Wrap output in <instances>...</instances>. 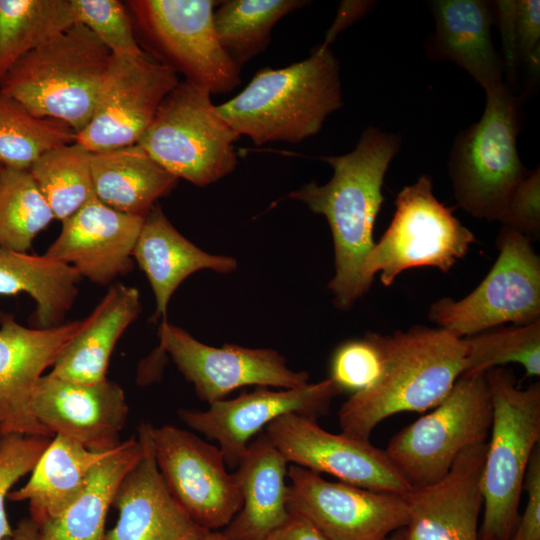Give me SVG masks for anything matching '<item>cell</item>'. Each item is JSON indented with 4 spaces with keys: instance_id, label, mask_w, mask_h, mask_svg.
<instances>
[{
    "instance_id": "obj_10",
    "label": "cell",
    "mask_w": 540,
    "mask_h": 540,
    "mask_svg": "<svg viewBox=\"0 0 540 540\" xmlns=\"http://www.w3.org/2000/svg\"><path fill=\"white\" fill-rule=\"evenodd\" d=\"M496 247L498 257L477 288L460 300L432 303L428 316L439 328L462 339L505 323L540 320V258L531 242L501 227Z\"/></svg>"
},
{
    "instance_id": "obj_33",
    "label": "cell",
    "mask_w": 540,
    "mask_h": 540,
    "mask_svg": "<svg viewBox=\"0 0 540 540\" xmlns=\"http://www.w3.org/2000/svg\"><path fill=\"white\" fill-rule=\"evenodd\" d=\"M91 155L75 141L46 151L30 167L55 219L64 221L95 197Z\"/></svg>"
},
{
    "instance_id": "obj_3",
    "label": "cell",
    "mask_w": 540,
    "mask_h": 540,
    "mask_svg": "<svg viewBox=\"0 0 540 540\" xmlns=\"http://www.w3.org/2000/svg\"><path fill=\"white\" fill-rule=\"evenodd\" d=\"M342 106L339 61L330 47L320 45L289 66L261 68L216 110L240 137L263 145L301 142L317 134Z\"/></svg>"
},
{
    "instance_id": "obj_46",
    "label": "cell",
    "mask_w": 540,
    "mask_h": 540,
    "mask_svg": "<svg viewBox=\"0 0 540 540\" xmlns=\"http://www.w3.org/2000/svg\"><path fill=\"white\" fill-rule=\"evenodd\" d=\"M201 540H227L222 531H208Z\"/></svg>"
},
{
    "instance_id": "obj_28",
    "label": "cell",
    "mask_w": 540,
    "mask_h": 540,
    "mask_svg": "<svg viewBox=\"0 0 540 540\" xmlns=\"http://www.w3.org/2000/svg\"><path fill=\"white\" fill-rule=\"evenodd\" d=\"M110 452H93L80 442L57 434L32 470L29 481L7 498L28 501L30 517L40 526L75 501L95 466Z\"/></svg>"
},
{
    "instance_id": "obj_21",
    "label": "cell",
    "mask_w": 540,
    "mask_h": 540,
    "mask_svg": "<svg viewBox=\"0 0 540 540\" xmlns=\"http://www.w3.org/2000/svg\"><path fill=\"white\" fill-rule=\"evenodd\" d=\"M486 449L487 442L466 448L444 478L404 494L407 540H480Z\"/></svg>"
},
{
    "instance_id": "obj_37",
    "label": "cell",
    "mask_w": 540,
    "mask_h": 540,
    "mask_svg": "<svg viewBox=\"0 0 540 540\" xmlns=\"http://www.w3.org/2000/svg\"><path fill=\"white\" fill-rule=\"evenodd\" d=\"M494 23L501 33L503 73L514 82L518 65L539 75L540 70V1L500 0L491 2Z\"/></svg>"
},
{
    "instance_id": "obj_32",
    "label": "cell",
    "mask_w": 540,
    "mask_h": 540,
    "mask_svg": "<svg viewBox=\"0 0 540 540\" xmlns=\"http://www.w3.org/2000/svg\"><path fill=\"white\" fill-rule=\"evenodd\" d=\"M308 1L303 0H228L213 13L219 43L241 70L243 65L268 46L273 27L286 15Z\"/></svg>"
},
{
    "instance_id": "obj_4",
    "label": "cell",
    "mask_w": 540,
    "mask_h": 540,
    "mask_svg": "<svg viewBox=\"0 0 540 540\" xmlns=\"http://www.w3.org/2000/svg\"><path fill=\"white\" fill-rule=\"evenodd\" d=\"M111 57L88 28L74 24L12 66L0 80V91L77 134L91 119Z\"/></svg>"
},
{
    "instance_id": "obj_15",
    "label": "cell",
    "mask_w": 540,
    "mask_h": 540,
    "mask_svg": "<svg viewBox=\"0 0 540 540\" xmlns=\"http://www.w3.org/2000/svg\"><path fill=\"white\" fill-rule=\"evenodd\" d=\"M265 434L288 463L315 473L381 493L404 495L413 488L385 450L370 440L331 433L318 420L286 414L268 424Z\"/></svg>"
},
{
    "instance_id": "obj_20",
    "label": "cell",
    "mask_w": 540,
    "mask_h": 540,
    "mask_svg": "<svg viewBox=\"0 0 540 540\" xmlns=\"http://www.w3.org/2000/svg\"><path fill=\"white\" fill-rule=\"evenodd\" d=\"M145 218L118 212L96 197L62 221L45 256L70 265L81 277L109 285L133 268V250Z\"/></svg>"
},
{
    "instance_id": "obj_18",
    "label": "cell",
    "mask_w": 540,
    "mask_h": 540,
    "mask_svg": "<svg viewBox=\"0 0 540 540\" xmlns=\"http://www.w3.org/2000/svg\"><path fill=\"white\" fill-rule=\"evenodd\" d=\"M83 320L28 328L0 313V437H51L35 420L31 403L43 372L78 333Z\"/></svg>"
},
{
    "instance_id": "obj_5",
    "label": "cell",
    "mask_w": 540,
    "mask_h": 540,
    "mask_svg": "<svg viewBox=\"0 0 540 540\" xmlns=\"http://www.w3.org/2000/svg\"><path fill=\"white\" fill-rule=\"evenodd\" d=\"M492 425L481 476L480 540H510L519 518L526 468L540 441V383L516 385L509 369L487 372Z\"/></svg>"
},
{
    "instance_id": "obj_36",
    "label": "cell",
    "mask_w": 540,
    "mask_h": 540,
    "mask_svg": "<svg viewBox=\"0 0 540 540\" xmlns=\"http://www.w3.org/2000/svg\"><path fill=\"white\" fill-rule=\"evenodd\" d=\"M462 340L465 357L461 376L486 373L508 363L522 365L527 377L540 375V320L495 327Z\"/></svg>"
},
{
    "instance_id": "obj_34",
    "label": "cell",
    "mask_w": 540,
    "mask_h": 540,
    "mask_svg": "<svg viewBox=\"0 0 540 540\" xmlns=\"http://www.w3.org/2000/svg\"><path fill=\"white\" fill-rule=\"evenodd\" d=\"M76 141L68 125L38 117L0 91V166L29 170L46 151Z\"/></svg>"
},
{
    "instance_id": "obj_19",
    "label": "cell",
    "mask_w": 540,
    "mask_h": 540,
    "mask_svg": "<svg viewBox=\"0 0 540 540\" xmlns=\"http://www.w3.org/2000/svg\"><path fill=\"white\" fill-rule=\"evenodd\" d=\"M38 424L51 436L70 437L93 452H109L122 442L128 416L124 390L108 379L78 384L43 375L31 403Z\"/></svg>"
},
{
    "instance_id": "obj_17",
    "label": "cell",
    "mask_w": 540,
    "mask_h": 540,
    "mask_svg": "<svg viewBox=\"0 0 540 540\" xmlns=\"http://www.w3.org/2000/svg\"><path fill=\"white\" fill-rule=\"evenodd\" d=\"M342 393L329 378L278 391L258 387L236 398L213 402L206 411L180 409L178 417L215 440L226 465L236 468L250 439L262 428L290 413L318 420L328 414L332 400Z\"/></svg>"
},
{
    "instance_id": "obj_7",
    "label": "cell",
    "mask_w": 540,
    "mask_h": 540,
    "mask_svg": "<svg viewBox=\"0 0 540 540\" xmlns=\"http://www.w3.org/2000/svg\"><path fill=\"white\" fill-rule=\"evenodd\" d=\"M239 138L217 112L211 93L183 80L164 99L137 144L177 179L204 187L233 172Z\"/></svg>"
},
{
    "instance_id": "obj_23",
    "label": "cell",
    "mask_w": 540,
    "mask_h": 540,
    "mask_svg": "<svg viewBox=\"0 0 540 540\" xmlns=\"http://www.w3.org/2000/svg\"><path fill=\"white\" fill-rule=\"evenodd\" d=\"M429 5L435 31L425 44L426 55L456 64L485 91L503 84L502 62L492 41L491 2L434 0Z\"/></svg>"
},
{
    "instance_id": "obj_8",
    "label": "cell",
    "mask_w": 540,
    "mask_h": 540,
    "mask_svg": "<svg viewBox=\"0 0 540 540\" xmlns=\"http://www.w3.org/2000/svg\"><path fill=\"white\" fill-rule=\"evenodd\" d=\"M432 409L397 432L384 449L412 487L441 480L463 450L487 442L492 425L487 372L460 376Z\"/></svg>"
},
{
    "instance_id": "obj_27",
    "label": "cell",
    "mask_w": 540,
    "mask_h": 540,
    "mask_svg": "<svg viewBox=\"0 0 540 540\" xmlns=\"http://www.w3.org/2000/svg\"><path fill=\"white\" fill-rule=\"evenodd\" d=\"M90 164L95 197L131 216L145 218L178 181L139 144L92 153Z\"/></svg>"
},
{
    "instance_id": "obj_42",
    "label": "cell",
    "mask_w": 540,
    "mask_h": 540,
    "mask_svg": "<svg viewBox=\"0 0 540 540\" xmlns=\"http://www.w3.org/2000/svg\"><path fill=\"white\" fill-rule=\"evenodd\" d=\"M527 503L510 540H540V448L533 450L523 482Z\"/></svg>"
},
{
    "instance_id": "obj_16",
    "label": "cell",
    "mask_w": 540,
    "mask_h": 540,
    "mask_svg": "<svg viewBox=\"0 0 540 540\" xmlns=\"http://www.w3.org/2000/svg\"><path fill=\"white\" fill-rule=\"evenodd\" d=\"M160 348L172 358L181 374L193 384L200 400L211 404L243 386L291 389L306 385L305 371L291 370L283 355L268 348L225 344L206 345L184 329L163 319L158 332Z\"/></svg>"
},
{
    "instance_id": "obj_14",
    "label": "cell",
    "mask_w": 540,
    "mask_h": 540,
    "mask_svg": "<svg viewBox=\"0 0 540 540\" xmlns=\"http://www.w3.org/2000/svg\"><path fill=\"white\" fill-rule=\"evenodd\" d=\"M287 507L312 523L328 540H385L408 522L404 495L331 482L290 465Z\"/></svg>"
},
{
    "instance_id": "obj_48",
    "label": "cell",
    "mask_w": 540,
    "mask_h": 540,
    "mask_svg": "<svg viewBox=\"0 0 540 540\" xmlns=\"http://www.w3.org/2000/svg\"><path fill=\"white\" fill-rule=\"evenodd\" d=\"M1 167V166H0Z\"/></svg>"
},
{
    "instance_id": "obj_30",
    "label": "cell",
    "mask_w": 540,
    "mask_h": 540,
    "mask_svg": "<svg viewBox=\"0 0 540 540\" xmlns=\"http://www.w3.org/2000/svg\"><path fill=\"white\" fill-rule=\"evenodd\" d=\"M80 279L70 265L0 247V295H30L36 303L33 318L38 328L61 324L76 299Z\"/></svg>"
},
{
    "instance_id": "obj_22",
    "label": "cell",
    "mask_w": 540,
    "mask_h": 540,
    "mask_svg": "<svg viewBox=\"0 0 540 540\" xmlns=\"http://www.w3.org/2000/svg\"><path fill=\"white\" fill-rule=\"evenodd\" d=\"M138 435L144 452L116 491L112 506L119 517L106 540H201L208 530L188 516L167 488L154 457L149 423L140 425Z\"/></svg>"
},
{
    "instance_id": "obj_31",
    "label": "cell",
    "mask_w": 540,
    "mask_h": 540,
    "mask_svg": "<svg viewBox=\"0 0 540 540\" xmlns=\"http://www.w3.org/2000/svg\"><path fill=\"white\" fill-rule=\"evenodd\" d=\"M74 24L72 0H0V80L26 54Z\"/></svg>"
},
{
    "instance_id": "obj_41",
    "label": "cell",
    "mask_w": 540,
    "mask_h": 540,
    "mask_svg": "<svg viewBox=\"0 0 540 540\" xmlns=\"http://www.w3.org/2000/svg\"><path fill=\"white\" fill-rule=\"evenodd\" d=\"M530 242L540 237V170L531 171L514 190L499 221Z\"/></svg>"
},
{
    "instance_id": "obj_13",
    "label": "cell",
    "mask_w": 540,
    "mask_h": 540,
    "mask_svg": "<svg viewBox=\"0 0 540 540\" xmlns=\"http://www.w3.org/2000/svg\"><path fill=\"white\" fill-rule=\"evenodd\" d=\"M179 82L175 71L147 54L112 56L91 119L76 134V142L91 153L137 144Z\"/></svg>"
},
{
    "instance_id": "obj_12",
    "label": "cell",
    "mask_w": 540,
    "mask_h": 540,
    "mask_svg": "<svg viewBox=\"0 0 540 540\" xmlns=\"http://www.w3.org/2000/svg\"><path fill=\"white\" fill-rule=\"evenodd\" d=\"M149 435L158 469L174 499L202 528L224 529L240 510L242 496L220 449L169 424L157 428L149 424Z\"/></svg>"
},
{
    "instance_id": "obj_38",
    "label": "cell",
    "mask_w": 540,
    "mask_h": 540,
    "mask_svg": "<svg viewBox=\"0 0 540 540\" xmlns=\"http://www.w3.org/2000/svg\"><path fill=\"white\" fill-rule=\"evenodd\" d=\"M76 24L88 28L118 58H139V45L125 6L118 0H72Z\"/></svg>"
},
{
    "instance_id": "obj_11",
    "label": "cell",
    "mask_w": 540,
    "mask_h": 540,
    "mask_svg": "<svg viewBox=\"0 0 540 540\" xmlns=\"http://www.w3.org/2000/svg\"><path fill=\"white\" fill-rule=\"evenodd\" d=\"M128 6L159 62L212 94L233 91L240 69L217 38L212 0H133Z\"/></svg>"
},
{
    "instance_id": "obj_9",
    "label": "cell",
    "mask_w": 540,
    "mask_h": 540,
    "mask_svg": "<svg viewBox=\"0 0 540 540\" xmlns=\"http://www.w3.org/2000/svg\"><path fill=\"white\" fill-rule=\"evenodd\" d=\"M395 206L389 227L364 262L363 278L369 287L378 272L387 287L415 267L448 272L475 242V235L435 197L426 174L398 193Z\"/></svg>"
},
{
    "instance_id": "obj_26",
    "label": "cell",
    "mask_w": 540,
    "mask_h": 540,
    "mask_svg": "<svg viewBox=\"0 0 540 540\" xmlns=\"http://www.w3.org/2000/svg\"><path fill=\"white\" fill-rule=\"evenodd\" d=\"M140 311V294L135 287L121 283L110 286L91 314L83 319L81 329L60 353L49 374L78 384L106 380L112 351Z\"/></svg>"
},
{
    "instance_id": "obj_25",
    "label": "cell",
    "mask_w": 540,
    "mask_h": 540,
    "mask_svg": "<svg viewBox=\"0 0 540 540\" xmlns=\"http://www.w3.org/2000/svg\"><path fill=\"white\" fill-rule=\"evenodd\" d=\"M133 258L152 287L156 301L155 319H166L171 296L189 275L203 269L230 273L237 268L234 258L212 255L186 239L157 205L144 219Z\"/></svg>"
},
{
    "instance_id": "obj_43",
    "label": "cell",
    "mask_w": 540,
    "mask_h": 540,
    "mask_svg": "<svg viewBox=\"0 0 540 540\" xmlns=\"http://www.w3.org/2000/svg\"><path fill=\"white\" fill-rule=\"evenodd\" d=\"M264 540H328L305 518L290 514L288 519Z\"/></svg>"
},
{
    "instance_id": "obj_2",
    "label": "cell",
    "mask_w": 540,
    "mask_h": 540,
    "mask_svg": "<svg viewBox=\"0 0 540 540\" xmlns=\"http://www.w3.org/2000/svg\"><path fill=\"white\" fill-rule=\"evenodd\" d=\"M379 375L351 394L338 412L342 434L370 439L384 419L400 412H424L451 391L464 367L461 338L441 328L414 325L391 335L380 334Z\"/></svg>"
},
{
    "instance_id": "obj_29",
    "label": "cell",
    "mask_w": 540,
    "mask_h": 540,
    "mask_svg": "<svg viewBox=\"0 0 540 540\" xmlns=\"http://www.w3.org/2000/svg\"><path fill=\"white\" fill-rule=\"evenodd\" d=\"M143 452L139 435L111 451L95 466L75 501L59 516L39 526L38 540H106V517L116 491Z\"/></svg>"
},
{
    "instance_id": "obj_39",
    "label": "cell",
    "mask_w": 540,
    "mask_h": 540,
    "mask_svg": "<svg viewBox=\"0 0 540 540\" xmlns=\"http://www.w3.org/2000/svg\"><path fill=\"white\" fill-rule=\"evenodd\" d=\"M381 364L380 334L367 332L362 338L347 340L335 348L330 359L329 379L343 393L354 394L376 379Z\"/></svg>"
},
{
    "instance_id": "obj_35",
    "label": "cell",
    "mask_w": 540,
    "mask_h": 540,
    "mask_svg": "<svg viewBox=\"0 0 540 540\" xmlns=\"http://www.w3.org/2000/svg\"><path fill=\"white\" fill-rule=\"evenodd\" d=\"M53 219L29 170L0 167V247L27 252Z\"/></svg>"
},
{
    "instance_id": "obj_6",
    "label": "cell",
    "mask_w": 540,
    "mask_h": 540,
    "mask_svg": "<svg viewBox=\"0 0 540 540\" xmlns=\"http://www.w3.org/2000/svg\"><path fill=\"white\" fill-rule=\"evenodd\" d=\"M484 113L455 138L448 174L460 208L478 219L499 221L520 182L531 172L516 139L520 101L506 83L486 90Z\"/></svg>"
},
{
    "instance_id": "obj_1",
    "label": "cell",
    "mask_w": 540,
    "mask_h": 540,
    "mask_svg": "<svg viewBox=\"0 0 540 540\" xmlns=\"http://www.w3.org/2000/svg\"><path fill=\"white\" fill-rule=\"evenodd\" d=\"M400 147L398 134L370 126L351 152L321 157L333 169L327 183L310 182L288 194L328 221L335 267L328 288L340 310L350 309L370 288L363 266L375 244L373 228L384 199V177Z\"/></svg>"
},
{
    "instance_id": "obj_45",
    "label": "cell",
    "mask_w": 540,
    "mask_h": 540,
    "mask_svg": "<svg viewBox=\"0 0 540 540\" xmlns=\"http://www.w3.org/2000/svg\"><path fill=\"white\" fill-rule=\"evenodd\" d=\"M39 525L31 518L22 519L8 540H38Z\"/></svg>"
},
{
    "instance_id": "obj_24",
    "label": "cell",
    "mask_w": 540,
    "mask_h": 540,
    "mask_svg": "<svg viewBox=\"0 0 540 540\" xmlns=\"http://www.w3.org/2000/svg\"><path fill=\"white\" fill-rule=\"evenodd\" d=\"M287 464L265 432L249 443L234 472L242 506L222 531L227 540H264L288 519Z\"/></svg>"
},
{
    "instance_id": "obj_40",
    "label": "cell",
    "mask_w": 540,
    "mask_h": 540,
    "mask_svg": "<svg viewBox=\"0 0 540 540\" xmlns=\"http://www.w3.org/2000/svg\"><path fill=\"white\" fill-rule=\"evenodd\" d=\"M52 438L10 434L0 437V540H8L14 530L5 510L11 487L32 472Z\"/></svg>"
},
{
    "instance_id": "obj_44",
    "label": "cell",
    "mask_w": 540,
    "mask_h": 540,
    "mask_svg": "<svg viewBox=\"0 0 540 540\" xmlns=\"http://www.w3.org/2000/svg\"><path fill=\"white\" fill-rule=\"evenodd\" d=\"M372 1H342L337 10L336 18L326 32L322 46L329 47L336 36L355 21L363 17L371 8Z\"/></svg>"
},
{
    "instance_id": "obj_47",
    "label": "cell",
    "mask_w": 540,
    "mask_h": 540,
    "mask_svg": "<svg viewBox=\"0 0 540 540\" xmlns=\"http://www.w3.org/2000/svg\"><path fill=\"white\" fill-rule=\"evenodd\" d=\"M385 540H407L405 527L390 534Z\"/></svg>"
}]
</instances>
